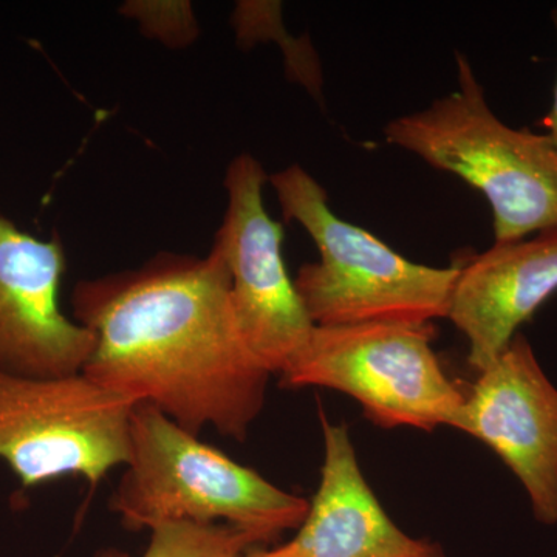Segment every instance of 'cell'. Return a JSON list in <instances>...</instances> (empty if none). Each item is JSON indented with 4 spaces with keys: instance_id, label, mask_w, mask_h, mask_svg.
Returning <instances> with one entry per match:
<instances>
[{
    "instance_id": "cell-5",
    "label": "cell",
    "mask_w": 557,
    "mask_h": 557,
    "mask_svg": "<svg viewBox=\"0 0 557 557\" xmlns=\"http://www.w3.org/2000/svg\"><path fill=\"white\" fill-rule=\"evenodd\" d=\"M432 339V324L317 325L281 386L343 392L383 429L456 428L465 392L446 375Z\"/></svg>"
},
{
    "instance_id": "cell-8",
    "label": "cell",
    "mask_w": 557,
    "mask_h": 557,
    "mask_svg": "<svg viewBox=\"0 0 557 557\" xmlns=\"http://www.w3.org/2000/svg\"><path fill=\"white\" fill-rule=\"evenodd\" d=\"M490 446L525 487L534 518L557 523V388L522 333L479 373L456 428Z\"/></svg>"
},
{
    "instance_id": "cell-11",
    "label": "cell",
    "mask_w": 557,
    "mask_h": 557,
    "mask_svg": "<svg viewBox=\"0 0 557 557\" xmlns=\"http://www.w3.org/2000/svg\"><path fill=\"white\" fill-rule=\"evenodd\" d=\"M557 293V230L493 245L460 267L448 319L469 344L475 372L493 364L520 325Z\"/></svg>"
},
{
    "instance_id": "cell-7",
    "label": "cell",
    "mask_w": 557,
    "mask_h": 557,
    "mask_svg": "<svg viewBox=\"0 0 557 557\" xmlns=\"http://www.w3.org/2000/svg\"><path fill=\"white\" fill-rule=\"evenodd\" d=\"M267 180L251 153L231 161L225 175L228 208L212 248L228 270L231 299L248 346L271 375H281L317 325L285 265L284 226L267 212Z\"/></svg>"
},
{
    "instance_id": "cell-10",
    "label": "cell",
    "mask_w": 557,
    "mask_h": 557,
    "mask_svg": "<svg viewBox=\"0 0 557 557\" xmlns=\"http://www.w3.org/2000/svg\"><path fill=\"white\" fill-rule=\"evenodd\" d=\"M321 417L324 461L321 482L298 533L251 557H446L434 542L395 525L359 468L348 429Z\"/></svg>"
},
{
    "instance_id": "cell-12",
    "label": "cell",
    "mask_w": 557,
    "mask_h": 557,
    "mask_svg": "<svg viewBox=\"0 0 557 557\" xmlns=\"http://www.w3.org/2000/svg\"><path fill=\"white\" fill-rule=\"evenodd\" d=\"M255 539L228 525L166 523L150 531L141 557H251Z\"/></svg>"
},
{
    "instance_id": "cell-9",
    "label": "cell",
    "mask_w": 557,
    "mask_h": 557,
    "mask_svg": "<svg viewBox=\"0 0 557 557\" xmlns=\"http://www.w3.org/2000/svg\"><path fill=\"white\" fill-rule=\"evenodd\" d=\"M65 251L0 215V370L27 379L83 373L94 351L89 329L61 309Z\"/></svg>"
},
{
    "instance_id": "cell-13",
    "label": "cell",
    "mask_w": 557,
    "mask_h": 557,
    "mask_svg": "<svg viewBox=\"0 0 557 557\" xmlns=\"http://www.w3.org/2000/svg\"><path fill=\"white\" fill-rule=\"evenodd\" d=\"M553 22H555V27L557 32V9L553 11ZM545 129H547V137L549 138V141L553 143V146L557 149V79H556V87H555V98H553V106L552 110H549V113L547 116H545L544 121Z\"/></svg>"
},
{
    "instance_id": "cell-1",
    "label": "cell",
    "mask_w": 557,
    "mask_h": 557,
    "mask_svg": "<svg viewBox=\"0 0 557 557\" xmlns=\"http://www.w3.org/2000/svg\"><path fill=\"white\" fill-rule=\"evenodd\" d=\"M73 319L95 336L83 375L146 403L194 435L245 442L265 405L270 370L248 346L214 248L159 252L134 270L83 278Z\"/></svg>"
},
{
    "instance_id": "cell-4",
    "label": "cell",
    "mask_w": 557,
    "mask_h": 557,
    "mask_svg": "<svg viewBox=\"0 0 557 557\" xmlns=\"http://www.w3.org/2000/svg\"><path fill=\"white\" fill-rule=\"evenodd\" d=\"M456 60L458 89L392 120L384 137L479 189L493 209L494 245L556 231L557 149L545 134L502 123L467 58Z\"/></svg>"
},
{
    "instance_id": "cell-3",
    "label": "cell",
    "mask_w": 557,
    "mask_h": 557,
    "mask_svg": "<svg viewBox=\"0 0 557 557\" xmlns=\"http://www.w3.org/2000/svg\"><path fill=\"white\" fill-rule=\"evenodd\" d=\"M287 220L309 233L319 260L295 278L311 322L424 325L448 318L460 267L434 269L406 259L372 233L332 211L325 189L299 164L269 178Z\"/></svg>"
},
{
    "instance_id": "cell-6",
    "label": "cell",
    "mask_w": 557,
    "mask_h": 557,
    "mask_svg": "<svg viewBox=\"0 0 557 557\" xmlns=\"http://www.w3.org/2000/svg\"><path fill=\"white\" fill-rule=\"evenodd\" d=\"M134 406L83 373L27 379L0 370V461L25 487L67 475L100 485L129 460Z\"/></svg>"
},
{
    "instance_id": "cell-2",
    "label": "cell",
    "mask_w": 557,
    "mask_h": 557,
    "mask_svg": "<svg viewBox=\"0 0 557 557\" xmlns=\"http://www.w3.org/2000/svg\"><path fill=\"white\" fill-rule=\"evenodd\" d=\"M309 508L307 498L273 485L153 406L132 409L129 460L110 498V509L129 530L218 523L269 544L298 530Z\"/></svg>"
}]
</instances>
